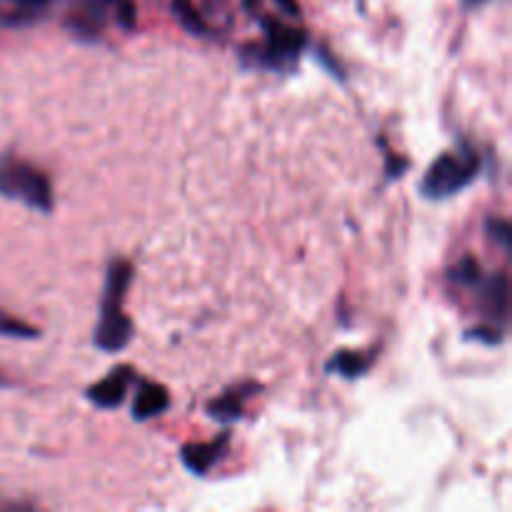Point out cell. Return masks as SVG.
<instances>
[{"mask_svg":"<svg viewBox=\"0 0 512 512\" xmlns=\"http://www.w3.org/2000/svg\"><path fill=\"white\" fill-rule=\"evenodd\" d=\"M130 280H133V265L128 260H113L108 265L103 300H100V320L95 328V345L105 353H118L133 338V323L123 313Z\"/></svg>","mask_w":512,"mask_h":512,"instance_id":"obj_1","label":"cell"},{"mask_svg":"<svg viewBox=\"0 0 512 512\" xmlns=\"http://www.w3.org/2000/svg\"><path fill=\"white\" fill-rule=\"evenodd\" d=\"M265 40L255 45H245L240 58L255 68L275 70V73H288L298 63L300 53L308 45L303 30H295L278 18H263Z\"/></svg>","mask_w":512,"mask_h":512,"instance_id":"obj_2","label":"cell"},{"mask_svg":"<svg viewBox=\"0 0 512 512\" xmlns=\"http://www.w3.org/2000/svg\"><path fill=\"white\" fill-rule=\"evenodd\" d=\"M480 173V158L473 148L443 153L425 173L420 193L428 200H445L468 188Z\"/></svg>","mask_w":512,"mask_h":512,"instance_id":"obj_3","label":"cell"},{"mask_svg":"<svg viewBox=\"0 0 512 512\" xmlns=\"http://www.w3.org/2000/svg\"><path fill=\"white\" fill-rule=\"evenodd\" d=\"M0 195L18 200L40 213L53 210V188H50L48 175L13 155L0 158Z\"/></svg>","mask_w":512,"mask_h":512,"instance_id":"obj_4","label":"cell"},{"mask_svg":"<svg viewBox=\"0 0 512 512\" xmlns=\"http://www.w3.org/2000/svg\"><path fill=\"white\" fill-rule=\"evenodd\" d=\"M480 313L490 320V323H498L500 328L508 325V313H510V280L505 273H495L480 285L478 295Z\"/></svg>","mask_w":512,"mask_h":512,"instance_id":"obj_5","label":"cell"},{"mask_svg":"<svg viewBox=\"0 0 512 512\" xmlns=\"http://www.w3.org/2000/svg\"><path fill=\"white\" fill-rule=\"evenodd\" d=\"M133 378H135V370L128 368V365H120V368L110 370L100 383H95L93 388H88V400L105 410L118 408V405L125 400V395H128V388L130 383H133Z\"/></svg>","mask_w":512,"mask_h":512,"instance_id":"obj_6","label":"cell"},{"mask_svg":"<svg viewBox=\"0 0 512 512\" xmlns=\"http://www.w3.org/2000/svg\"><path fill=\"white\" fill-rule=\"evenodd\" d=\"M115 0H85L78 8V13L70 15L68 28L73 30L75 38L80 40H93L98 38L100 30H103L105 18H108V10L113 8Z\"/></svg>","mask_w":512,"mask_h":512,"instance_id":"obj_7","label":"cell"},{"mask_svg":"<svg viewBox=\"0 0 512 512\" xmlns=\"http://www.w3.org/2000/svg\"><path fill=\"white\" fill-rule=\"evenodd\" d=\"M228 443H230V435L223 433L215 440H210V443L185 445V448L180 450V460H183V465L193 475H205L220 458H223Z\"/></svg>","mask_w":512,"mask_h":512,"instance_id":"obj_8","label":"cell"},{"mask_svg":"<svg viewBox=\"0 0 512 512\" xmlns=\"http://www.w3.org/2000/svg\"><path fill=\"white\" fill-rule=\"evenodd\" d=\"M253 390H258V385L248 383V385H238V388L225 390L220 398L210 400L208 415L218 420V423H225V425L235 423V420H240V415H243V405L245 400L253 395Z\"/></svg>","mask_w":512,"mask_h":512,"instance_id":"obj_9","label":"cell"},{"mask_svg":"<svg viewBox=\"0 0 512 512\" xmlns=\"http://www.w3.org/2000/svg\"><path fill=\"white\" fill-rule=\"evenodd\" d=\"M170 405V395L163 385L158 383H143L135 393L133 400V418L135 420H150L155 415L165 413Z\"/></svg>","mask_w":512,"mask_h":512,"instance_id":"obj_10","label":"cell"},{"mask_svg":"<svg viewBox=\"0 0 512 512\" xmlns=\"http://www.w3.org/2000/svg\"><path fill=\"white\" fill-rule=\"evenodd\" d=\"M373 358L365 353H355V350H340L338 355H333V360L328 363V370L335 375H343L345 380L363 378L368 373Z\"/></svg>","mask_w":512,"mask_h":512,"instance_id":"obj_11","label":"cell"},{"mask_svg":"<svg viewBox=\"0 0 512 512\" xmlns=\"http://www.w3.org/2000/svg\"><path fill=\"white\" fill-rule=\"evenodd\" d=\"M173 13L188 33L193 35L208 33V23H205L203 13L193 5V0H173Z\"/></svg>","mask_w":512,"mask_h":512,"instance_id":"obj_12","label":"cell"},{"mask_svg":"<svg viewBox=\"0 0 512 512\" xmlns=\"http://www.w3.org/2000/svg\"><path fill=\"white\" fill-rule=\"evenodd\" d=\"M450 280H455V283L460 285H475L480 283V263L473 258V255H465L463 260H458V263L450 268Z\"/></svg>","mask_w":512,"mask_h":512,"instance_id":"obj_13","label":"cell"},{"mask_svg":"<svg viewBox=\"0 0 512 512\" xmlns=\"http://www.w3.org/2000/svg\"><path fill=\"white\" fill-rule=\"evenodd\" d=\"M0 335H8V338H23V340H33L38 338V330L33 325L23 323V320L8 318V315L0 313Z\"/></svg>","mask_w":512,"mask_h":512,"instance_id":"obj_14","label":"cell"},{"mask_svg":"<svg viewBox=\"0 0 512 512\" xmlns=\"http://www.w3.org/2000/svg\"><path fill=\"white\" fill-rule=\"evenodd\" d=\"M488 233H490V238H495L498 240L500 245H503L505 250H510V238H512V228H510V223L505 218H490L488 223Z\"/></svg>","mask_w":512,"mask_h":512,"instance_id":"obj_15","label":"cell"},{"mask_svg":"<svg viewBox=\"0 0 512 512\" xmlns=\"http://www.w3.org/2000/svg\"><path fill=\"white\" fill-rule=\"evenodd\" d=\"M113 13L125 30H133V25H135V3L133 0H115Z\"/></svg>","mask_w":512,"mask_h":512,"instance_id":"obj_16","label":"cell"},{"mask_svg":"<svg viewBox=\"0 0 512 512\" xmlns=\"http://www.w3.org/2000/svg\"><path fill=\"white\" fill-rule=\"evenodd\" d=\"M468 340H480V343L485 345H498L500 340H503V335H500V330L495 328H475V330H468V335H465Z\"/></svg>","mask_w":512,"mask_h":512,"instance_id":"obj_17","label":"cell"},{"mask_svg":"<svg viewBox=\"0 0 512 512\" xmlns=\"http://www.w3.org/2000/svg\"><path fill=\"white\" fill-rule=\"evenodd\" d=\"M275 5H278L280 10H283L285 15H293V18H300V5L298 0H273Z\"/></svg>","mask_w":512,"mask_h":512,"instance_id":"obj_18","label":"cell"},{"mask_svg":"<svg viewBox=\"0 0 512 512\" xmlns=\"http://www.w3.org/2000/svg\"><path fill=\"white\" fill-rule=\"evenodd\" d=\"M318 58H320V63H325V68L330 70V75H338V78H343V68H340V65L335 63V58L330 60V55L325 53V50H320Z\"/></svg>","mask_w":512,"mask_h":512,"instance_id":"obj_19","label":"cell"},{"mask_svg":"<svg viewBox=\"0 0 512 512\" xmlns=\"http://www.w3.org/2000/svg\"><path fill=\"white\" fill-rule=\"evenodd\" d=\"M13 3L20 5L23 10H38V8H43L48 0H13Z\"/></svg>","mask_w":512,"mask_h":512,"instance_id":"obj_20","label":"cell"},{"mask_svg":"<svg viewBox=\"0 0 512 512\" xmlns=\"http://www.w3.org/2000/svg\"><path fill=\"white\" fill-rule=\"evenodd\" d=\"M485 3H490V0H463V5L468 10H473V8H480V5H485Z\"/></svg>","mask_w":512,"mask_h":512,"instance_id":"obj_21","label":"cell"},{"mask_svg":"<svg viewBox=\"0 0 512 512\" xmlns=\"http://www.w3.org/2000/svg\"><path fill=\"white\" fill-rule=\"evenodd\" d=\"M258 3H260V0H243V5H245V8H250V10H253L255 5H258Z\"/></svg>","mask_w":512,"mask_h":512,"instance_id":"obj_22","label":"cell"}]
</instances>
